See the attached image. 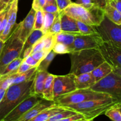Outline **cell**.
I'll use <instances>...</instances> for the list:
<instances>
[{"mask_svg": "<svg viewBox=\"0 0 121 121\" xmlns=\"http://www.w3.org/2000/svg\"><path fill=\"white\" fill-rule=\"evenodd\" d=\"M69 54L71 61L70 73L75 76L91 72L106 61L99 48L73 51Z\"/></svg>", "mask_w": 121, "mask_h": 121, "instance_id": "cell-1", "label": "cell"}, {"mask_svg": "<svg viewBox=\"0 0 121 121\" xmlns=\"http://www.w3.org/2000/svg\"><path fill=\"white\" fill-rule=\"evenodd\" d=\"M34 78L27 81L13 84L7 89L0 102V121L15 108L20 103L28 98L31 94V88Z\"/></svg>", "mask_w": 121, "mask_h": 121, "instance_id": "cell-2", "label": "cell"}, {"mask_svg": "<svg viewBox=\"0 0 121 121\" xmlns=\"http://www.w3.org/2000/svg\"><path fill=\"white\" fill-rule=\"evenodd\" d=\"M120 103L111 95L98 99L87 100L76 104L61 106L66 109H70L82 114L86 121L93 120L112 106L119 105Z\"/></svg>", "mask_w": 121, "mask_h": 121, "instance_id": "cell-3", "label": "cell"}, {"mask_svg": "<svg viewBox=\"0 0 121 121\" xmlns=\"http://www.w3.org/2000/svg\"><path fill=\"white\" fill-rule=\"evenodd\" d=\"M62 11L77 21L93 26H99L105 16L104 9L97 6L86 8L81 5L73 2Z\"/></svg>", "mask_w": 121, "mask_h": 121, "instance_id": "cell-4", "label": "cell"}, {"mask_svg": "<svg viewBox=\"0 0 121 121\" xmlns=\"http://www.w3.org/2000/svg\"><path fill=\"white\" fill-rule=\"evenodd\" d=\"M109 95L104 92L95 91L91 88L77 89L72 92L60 96L54 99V101L56 105L63 106L79 104L93 99H100Z\"/></svg>", "mask_w": 121, "mask_h": 121, "instance_id": "cell-5", "label": "cell"}, {"mask_svg": "<svg viewBox=\"0 0 121 121\" xmlns=\"http://www.w3.org/2000/svg\"><path fill=\"white\" fill-rule=\"evenodd\" d=\"M16 29L10 37L4 43L0 53V75L5 67L11 61L20 57L21 55L24 43L18 37Z\"/></svg>", "mask_w": 121, "mask_h": 121, "instance_id": "cell-6", "label": "cell"}, {"mask_svg": "<svg viewBox=\"0 0 121 121\" xmlns=\"http://www.w3.org/2000/svg\"><path fill=\"white\" fill-rule=\"evenodd\" d=\"M91 89L110 95L121 103V76L113 71L105 78L97 82Z\"/></svg>", "mask_w": 121, "mask_h": 121, "instance_id": "cell-7", "label": "cell"}, {"mask_svg": "<svg viewBox=\"0 0 121 121\" xmlns=\"http://www.w3.org/2000/svg\"><path fill=\"white\" fill-rule=\"evenodd\" d=\"M104 41H107L121 49V28L105 16L100 24L95 26Z\"/></svg>", "mask_w": 121, "mask_h": 121, "instance_id": "cell-8", "label": "cell"}, {"mask_svg": "<svg viewBox=\"0 0 121 121\" xmlns=\"http://www.w3.org/2000/svg\"><path fill=\"white\" fill-rule=\"evenodd\" d=\"M76 89H77L74 74L69 73L66 75H54L53 84L54 100L60 96L69 93Z\"/></svg>", "mask_w": 121, "mask_h": 121, "instance_id": "cell-9", "label": "cell"}, {"mask_svg": "<svg viewBox=\"0 0 121 121\" xmlns=\"http://www.w3.org/2000/svg\"><path fill=\"white\" fill-rule=\"evenodd\" d=\"M104 41V39L98 32L91 34H78L76 35L74 39L73 51L99 48Z\"/></svg>", "mask_w": 121, "mask_h": 121, "instance_id": "cell-10", "label": "cell"}, {"mask_svg": "<svg viewBox=\"0 0 121 121\" xmlns=\"http://www.w3.org/2000/svg\"><path fill=\"white\" fill-rule=\"evenodd\" d=\"M43 98L35 95H30L28 98L18 104L4 118L2 121H17L18 119L29 111L33 106L39 102Z\"/></svg>", "mask_w": 121, "mask_h": 121, "instance_id": "cell-11", "label": "cell"}, {"mask_svg": "<svg viewBox=\"0 0 121 121\" xmlns=\"http://www.w3.org/2000/svg\"><path fill=\"white\" fill-rule=\"evenodd\" d=\"M99 49L111 66L121 67V49L107 41H104Z\"/></svg>", "mask_w": 121, "mask_h": 121, "instance_id": "cell-12", "label": "cell"}, {"mask_svg": "<svg viewBox=\"0 0 121 121\" xmlns=\"http://www.w3.org/2000/svg\"><path fill=\"white\" fill-rule=\"evenodd\" d=\"M35 14V11L31 8L24 20L18 24L17 28L18 37L23 43L34 30Z\"/></svg>", "mask_w": 121, "mask_h": 121, "instance_id": "cell-13", "label": "cell"}, {"mask_svg": "<svg viewBox=\"0 0 121 121\" xmlns=\"http://www.w3.org/2000/svg\"><path fill=\"white\" fill-rule=\"evenodd\" d=\"M54 100H48L43 98L29 111L21 116L17 121H31L33 118L41 113L43 111L54 105Z\"/></svg>", "mask_w": 121, "mask_h": 121, "instance_id": "cell-14", "label": "cell"}, {"mask_svg": "<svg viewBox=\"0 0 121 121\" xmlns=\"http://www.w3.org/2000/svg\"><path fill=\"white\" fill-rule=\"evenodd\" d=\"M49 73L47 71H36L31 88V94L43 98V90L46 78Z\"/></svg>", "mask_w": 121, "mask_h": 121, "instance_id": "cell-15", "label": "cell"}, {"mask_svg": "<svg viewBox=\"0 0 121 121\" xmlns=\"http://www.w3.org/2000/svg\"><path fill=\"white\" fill-rule=\"evenodd\" d=\"M60 14L61 31L69 33H80L77 21L75 19L65 14L62 11H60Z\"/></svg>", "mask_w": 121, "mask_h": 121, "instance_id": "cell-16", "label": "cell"}, {"mask_svg": "<svg viewBox=\"0 0 121 121\" xmlns=\"http://www.w3.org/2000/svg\"><path fill=\"white\" fill-rule=\"evenodd\" d=\"M75 82L76 89H88L96 82L91 72H89L75 76Z\"/></svg>", "mask_w": 121, "mask_h": 121, "instance_id": "cell-17", "label": "cell"}, {"mask_svg": "<svg viewBox=\"0 0 121 121\" xmlns=\"http://www.w3.org/2000/svg\"><path fill=\"white\" fill-rule=\"evenodd\" d=\"M80 33H69L60 32L54 35V42L60 43L66 45L69 48L70 52H73L74 48V41L77 34ZM54 43V44H55Z\"/></svg>", "mask_w": 121, "mask_h": 121, "instance_id": "cell-18", "label": "cell"}, {"mask_svg": "<svg viewBox=\"0 0 121 121\" xmlns=\"http://www.w3.org/2000/svg\"><path fill=\"white\" fill-rule=\"evenodd\" d=\"M65 109H66L61 106L57 105L55 104L33 118L31 121H48L50 118Z\"/></svg>", "mask_w": 121, "mask_h": 121, "instance_id": "cell-19", "label": "cell"}, {"mask_svg": "<svg viewBox=\"0 0 121 121\" xmlns=\"http://www.w3.org/2000/svg\"><path fill=\"white\" fill-rule=\"evenodd\" d=\"M113 71L112 66L108 61H105L91 72L96 82H98L105 78Z\"/></svg>", "mask_w": 121, "mask_h": 121, "instance_id": "cell-20", "label": "cell"}, {"mask_svg": "<svg viewBox=\"0 0 121 121\" xmlns=\"http://www.w3.org/2000/svg\"><path fill=\"white\" fill-rule=\"evenodd\" d=\"M54 75L49 73L45 80L43 90V98L46 100H54L53 84Z\"/></svg>", "mask_w": 121, "mask_h": 121, "instance_id": "cell-21", "label": "cell"}, {"mask_svg": "<svg viewBox=\"0 0 121 121\" xmlns=\"http://www.w3.org/2000/svg\"><path fill=\"white\" fill-rule=\"evenodd\" d=\"M44 33L41 31V30H33V31L31 33L29 36L27 37V40L24 43L23 46H22V50H21V54L30 47H33L34 45L41 39L44 35Z\"/></svg>", "mask_w": 121, "mask_h": 121, "instance_id": "cell-22", "label": "cell"}, {"mask_svg": "<svg viewBox=\"0 0 121 121\" xmlns=\"http://www.w3.org/2000/svg\"><path fill=\"white\" fill-rule=\"evenodd\" d=\"M105 15L112 22L118 26L121 25V13L109 4L104 9Z\"/></svg>", "mask_w": 121, "mask_h": 121, "instance_id": "cell-23", "label": "cell"}, {"mask_svg": "<svg viewBox=\"0 0 121 121\" xmlns=\"http://www.w3.org/2000/svg\"><path fill=\"white\" fill-rule=\"evenodd\" d=\"M36 71L37 67H33L24 73H21V74H18L17 73L14 79L13 84H17L33 79L35 77Z\"/></svg>", "mask_w": 121, "mask_h": 121, "instance_id": "cell-24", "label": "cell"}, {"mask_svg": "<svg viewBox=\"0 0 121 121\" xmlns=\"http://www.w3.org/2000/svg\"><path fill=\"white\" fill-rule=\"evenodd\" d=\"M57 54L52 50H51L44 58L40 62L39 65L37 67V70L39 71H47L50 65L53 61L54 58Z\"/></svg>", "mask_w": 121, "mask_h": 121, "instance_id": "cell-25", "label": "cell"}, {"mask_svg": "<svg viewBox=\"0 0 121 121\" xmlns=\"http://www.w3.org/2000/svg\"><path fill=\"white\" fill-rule=\"evenodd\" d=\"M18 0H14L11 4H9L7 24L10 26H14L17 24L16 20L18 11Z\"/></svg>", "mask_w": 121, "mask_h": 121, "instance_id": "cell-26", "label": "cell"}, {"mask_svg": "<svg viewBox=\"0 0 121 121\" xmlns=\"http://www.w3.org/2000/svg\"><path fill=\"white\" fill-rule=\"evenodd\" d=\"M44 12V22L41 31L44 34L48 33L50 28L53 22L54 18L56 15V13H50L47 12Z\"/></svg>", "mask_w": 121, "mask_h": 121, "instance_id": "cell-27", "label": "cell"}, {"mask_svg": "<svg viewBox=\"0 0 121 121\" xmlns=\"http://www.w3.org/2000/svg\"><path fill=\"white\" fill-rule=\"evenodd\" d=\"M54 35V34H51L48 32L44 34L43 37L44 44L43 50L44 51L46 54H48L53 49V46L55 43Z\"/></svg>", "mask_w": 121, "mask_h": 121, "instance_id": "cell-28", "label": "cell"}, {"mask_svg": "<svg viewBox=\"0 0 121 121\" xmlns=\"http://www.w3.org/2000/svg\"><path fill=\"white\" fill-rule=\"evenodd\" d=\"M105 115L113 121H121V113L118 105H115L106 110Z\"/></svg>", "mask_w": 121, "mask_h": 121, "instance_id": "cell-29", "label": "cell"}, {"mask_svg": "<svg viewBox=\"0 0 121 121\" xmlns=\"http://www.w3.org/2000/svg\"><path fill=\"white\" fill-rule=\"evenodd\" d=\"M77 24L79 30V33L81 34H91L98 33L95 26L87 24L80 21H77Z\"/></svg>", "mask_w": 121, "mask_h": 121, "instance_id": "cell-30", "label": "cell"}, {"mask_svg": "<svg viewBox=\"0 0 121 121\" xmlns=\"http://www.w3.org/2000/svg\"><path fill=\"white\" fill-rule=\"evenodd\" d=\"M22 60H23V59H22L21 58L18 57L17 58V59H14V60H13L12 61H11V62L5 67V69H4L3 72H2V73H1V74L0 75V76H1L5 75V74L9 73H11V72H16L18 67H19L21 63V62H22Z\"/></svg>", "mask_w": 121, "mask_h": 121, "instance_id": "cell-31", "label": "cell"}, {"mask_svg": "<svg viewBox=\"0 0 121 121\" xmlns=\"http://www.w3.org/2000/svg\"><path fill=\"white\" fill-rule=\"evenodd\" d=\"M61 32V14L60 11H58L56 15L54 18L53 22L50 28L48 33L51 34H55Z\"/></svg>", "mask_w": 121, "mask_h": 121, "instance_id": "cell-32", "label": "cell"}, {"mask_svg": "<svg viewBox=\"0 0 121 121\" xmlns=\"http://www.w3.org/2000/svg\"><path fill=\"white\" fill-rule=\"evenodd\" d=\"M76 112L72 110L65 109L50 118L48 121H62L65 118L76 114Z\"/></svg>", "mask_w": 121, "mask_h": 121, "instance_id": "cell-33", "label": "cell"}, {"mask_svg": "<svg viewBox=\"0 0 121 121\" xmlns=\"http://www.w3.org/2000/svg\"><path fill=\"white\" fill-rule=\"evenodd\" d=\"M44 22V12L43 10L35 11L34 30H41Z\"/></svg>", "mask_w": 121, "mask_h": 121, "instance_id": "cell-34", "label": "cell"}, {"mask_svg": "<svg viewBox=\"0 0 121 121\" xmlns=\"http://www.w3.org/2000/svg\"><path fill=\"white\" fill-rule=\"evenodd\" d=\"M52 50L56 54H66V53H70V50L68 47L60 43H56Z\"/></svg>", "mask_w": 121, "mask_h": 121, "instance_id": "cell-35", "label": "cell"}, {"mask_svg": "<svg viewBox=\"0 0 121 121\" xmlns=\"http://www.w3.org/2000/svg\"><path fill=\"white\" fill-rule=\"evenodd\" d=\"M42 10L44 12H47V13H56L58 11H59L56 1H54V2H46V4L43 7Z\"/></svg>", "mask_w": 121, "mask_h": 121, "instance_id": "cell-36", "label": "cell"}, {"mask_svg": "<svg viewBox=\"0 0 121 121\" xmlns=\"http://www.w3.org/2000/svg\"><path fill=\"white\" fill-rule=\"evenodd\" d=\"M86 121L85 117L82 114L77 112L76 114L64 119L62 121Z\"/></svg>", "mask_w": 121, "mask_h": 121, "instance_id": "cell-37", "label": "cell"}, {"mask_svg": "<svg viewBox=\"0 0 121 121\" xmlns=\"http://www.w3.org/2000/svg\"><path fill=\"white\" fill-rule=\"evenodd\" d=\"M46 0H33L32 7L35 11L42 10L43 7L46 3Z\"/></svg>", "mask_w": 121, "mask_h": 121, "instance_id": "cell-38", "label": "cell"}, {"mask_svg": "<svg viewBox=\"0 0 121 121\" xmlns=\"http://www.w3.org/2000/svg\"><path fill=\"white\" fill-rule=\"evenodd\" d=\"M32 67H33L30 66V65H28L24 60H22V62H21V63L20 64L19 67H18L17 70V73L18 74H21V73H24V72H27V70H28L29 69H31Z\"/></svg>", "mask_w": 121, "mask_h": 121, "instance_id": "cell-39", "label": "cell"}, {"mask_svg": "<svg viewBox=\"0 0 121 121\" xmlns=\"http://www.w3.org/2000/svg\"><path fill=\"white\" fill-rule=\"evenodd\" d=\"M59 11L64 10L72 2L71 0H56Z\"/></svg>", "mask_w": 121, "mask_h": 121, "instance_id": "cell-40", "label": "cell"}, {"mask_svg": "<svg viewBox=\"0 0 121 121\" xmlns=\"http://www.w3.org/2000/svg\"><path fill=\"white\" fill-rule=\"evenodd\" d=\"M44 46V44L43 39V37H42L41 39H40V40H39V41L35 44L34 45V46L33 47V48H32V51H31V54H33V53H35V52L43 50Z\"/></svg>", "mask_w": 121, "mask_h": 121, "instance_id": "cell-41", "label": "cell"}, {"mask_svg": "<svg viewBox=\"0 0 121 121\" xmlns=\"http://www.w3.org/2000/svg\"><path fill=\"white\" fill-rule=\"evenodd\" d=\"M76 3L81 5L86 8H91L95 5L93 2V0H76Z\"/></svg>", "mask_w": 121, "mask_h": 121, "instance_id": "cell-42", "label": "cell"}, {"mask_svg": "<svg viewBox=\"0 0 121 121\" xmlns=\"http://www.w3.org/2000/svg\"><path fill=\"white\" fill-rule=\"evenodd\" d=\"M23 60H24L28 65L32 66V67H37L38 65L40 63V61L35 60V59H34L31 55H28V56H27L26 58H24Z\"/></svg>", "mask_w": 121, "mask_h": 121, "instance_id": "cell-43", "label": "cell"}, {"mask_svg": "<svg viewBox=\"0 0 121 121\" xmlns=\"http://www.w3.org/2000/svg\"><path fill=\"white\" fill-rule=\"evenodd\" d=\"M47 54H46V53H45L44 51L41 50L39 51V52H35V53H33V54H30V55L34 59H35V60L40 62V61L46 57V56L47 55Z\"/></svg>", "mask_w": 121, "mask_h": 121, "instance_id": "cell-44", "label": "cell"}, {"mask_svg": "<svg viewBox=\"0 0 121 121\" xmlns=\"http://www.w3.org/2000/svg\"><path fill=\"white\" fill-rule=\"evenodd\" d=\"M109 1L110 0H93V2L96 6L104 9Z\"/></svg>", "mask_w": 121, "mask_h": 121, "instance_id": "cell-45", "label": "cell"}, {"mask_svg": "<svg viewBox=\"0 0 121 121\" xmlns=\"http://www.w3.org/2000/svg\"><path fill=\"white\" fill-rule=\"evenodd\" d=\"M109 4L121 13V0H110Z\"/></svg>", "mask_w": 121, "mask_h": 121, "instance_id": "cell-46", "label": "cell"}, {"mask_svg": "<svg viewBox=\"0 0 121 121\" xmlns=\"http://www.w3.org/2000/svg\"><path fill=\"white\" fill-rule=\"evenodd\" d=\"M8 5H9L8 4L5 3V2H3L2 1L0 0V14L5 10L6 8L8 6Z\"/></svg>", "mask_w": 121, "mask_h": 121, "instance_id": "cell-47", "label": "cell"}, {"mask_svg": "<svg viewBox=\"0 0 121 121\" xmlns=\"http://www.w3.org/2000/svg\"><path fill=\"white\" fill-rule=\"evenodd\" d=\"M113 72L121 76V67L120 66H112Z\"/></svg>", "mask_w": 121, "mask_h": 121, "instance_id": "cell-48", "label": "cell"}, {"mask_svg": "<svg viewBox=\"0 0 121 121\" xmlns=\"http://www.w3.org/2000/svg\"><path fill=\"white\" fill-rule=\"evenodd\" d=\"M7 89H5L0 88V102H1V100L3 98L4 96L5 93V91Z\"/></svg>", "mask_w": 121, "mask_h": 121, "instance_id": "cell-49", "label": "cell"}, {"mask_svg": "<svg viewBox=\"0 0 121 121\" xmlns=\"http://www.w3.org/2000/svg\"><path fill=\"white\" fill-rule=\"evenodd\" d=\"M8 6H9V5H8ZM8 7H7V8H6V9H5V10L4 11H3V12H2V13H1V14H0V27H1V22H2V19H3L4 17L5 14L6 12H7V9H8Z\"/></svg>", "mask_w": 121, "mask_h": 121, "instance_id": "cell-50", "label": "cell"}, {"mask_svg": "<svg viewBox=\"0 0 121 121\" xmlns=\"http://www.w3.org/2000/svg\"><path fill=\"white\" fill-rule=\"evenodd\" d=\"M4 44V42H3V41H1V40H0V53H1V50H2V47H3Z\"/></svg>", "mask_w": 121, "mask_h": 121, "instance_id": "cell-51", "label": "cell"}, {"mask_svg": "<svg viewBox=\"0 0 121 121\" xmlns=\"http://www.w3.org/2000/svg\"><path fill=\"white\" fill-rule=\"evenodd\" d=\"M1 1H2L3 2H5V3H7V4H8V2H9V0H1Z\"/></svg>", "mask_w": 121, "mask_h": 121, "instance_id": "cell-52", "label": "cell"}, {"mask_svg": "<svg viewBox=\"0 0 121 121\" xmlns=\"http://www.w3.org/2000/svg\"><path fill=\"white\" fill-rule=\"evenodd\" d=\"M47 2H54V1H56V0H46Z\"/></svg>", "mask_w": 121, "mask_h": 121, "instance_id": "cell-53", "label": "cell"}, {"mask_svg": "<svg viewBox=\"0 0 121 121\" xmlns=\"http://www.w3.org/2000/svg\"><path fill=\"white\" fill-rule=\"evenodd\" d=\"M14 0H9V2H8V4H11L12 2L14 1Z\"/></svg>", "mask_w": 121, "mask_h": 121, "instance_id": "cell-54", "label": "cell"}, {"mask_svg": "<svg viewBox=\"0 0 121 121\" xmlns=\"http://www.w3.org/2000/svg\"><path fill=\"white\" fill-rule=\"evenodd\" d=\"M118 108H119V111H120V112H121V107H119V106H118Z\"/></svg>", "mask_w": 121, "mask_h": 121, "instance_id": "cell-55", "label": "cell"}, {"mask_svg": "<svg viewBox=\"0 0 121 121\" xmlns=\"http://www.w3.org/2000/svg\"><path fill=\"white\" fill-rule=\"evenodd\" d=\"M118 106H119V107H121V104H119V105H118Z\"/></svg>", "mask_w": 121, "mask_h": 121, "instance_id": "cell-56", "label": "cell"}, {"mask_svg": "<svg viewBox=\"0 0 121 121\" xmlns=\"http://www.w3.org/2000/svg\"><path fill=\"white\" fill-rule=\"evenodd\" d=\"M119 26V27H120L121 28V25H120V26Z\"/></svg>", "mask_w": 121, "mask_h": 121, "instance_id": "cell-57", "label": "cell"}]
</instances>
